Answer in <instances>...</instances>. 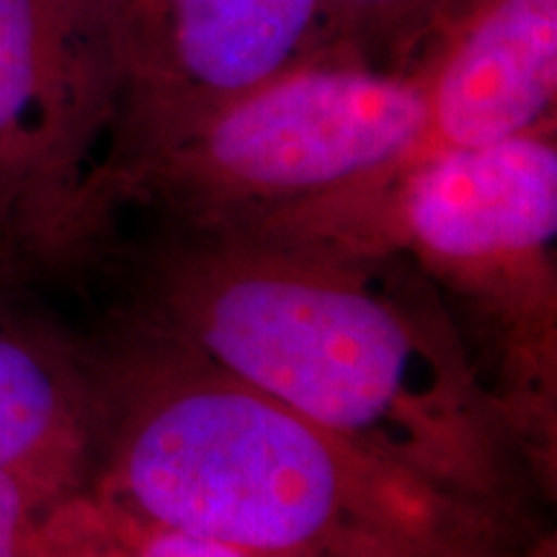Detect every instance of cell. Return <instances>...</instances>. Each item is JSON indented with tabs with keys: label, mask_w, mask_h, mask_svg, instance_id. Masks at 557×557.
<instances>
[{
	"label": "cell",
	"mask_w": 557,
	"mask_h": 557,
	"mask_svg": "<svg viewBox=\"0 0 557 557\" xmlns=\"http://www.w3.org/2000/svg\"><path fill=\"white\" fill-rule=\"evenodd\" d=\"M205 233L165 289L194 357L418 483L483 485L475 385L413 308L312 243Z\"/></svg>",
	"instance_id": "cell-1"
},
{
	"label": "cell",
	"mask_w": 557,
	"mask_h": 557,
	"mask_svg": "<svg viewBox=\"0 0 557 557\" xmlns=\"http://www.w3.org/2000/svg\"><path fill=\"white\" fill-rule=\"evenodd\" d=\"M143 377L94 491L132 517L256 557H403L421 537L429 485L197 357Z\"/></svg>",
	"instance_id": "cell-2"
},
{
	"label": "cell",
	"mask_w": 557,
	"mask_h": 557,
	"mask_svg": "<svg viewBox=\"0 0 557 557\" xmlns=\"http://www.w3.org/2000/svg\"><path fill=\"white\" fill-rule=\"evenodd\" d=\"M413 70L333 52L230 103L132 178L199 230L238 227L395 171L423 132Z\"/></svg>",
	"instance_id": "cell-3"
},
{
	"label": "cell",
	"mask_w": 557,
	"mask_h": 557,
	"mask_svg": "<svg viewBox=\"0 0 557 557\" xmlns=\"http://www.w3.org/2000/svg\"><path fill=\"white\" fill-rule=\"evenodd\" d=\"M116 90L111 0H0V271L70 261L109 222Z\"/></svg>",
	"instance_id": "cell-4"
},
{
	"label": "cell",
	"mask_w": 557,
	"mask_h": 557,
	"mask_svg": "<svg viewBox=\"0 0 557 557\" xmlns=\"http://www.w3.org/2000/svg\"><path fill=\"white\" fill-rule=\"evenodd\" d=\"M120 90L109 207L150 160L218 111L305 62L338 52L325 0H111Z\"/></svg>",
	"instance_id": "cell-5"
},
{
	"label": "cell",
	"mask_w": 557,
	"mask_h": 557,
	"mask_svg": "<svg viewBox=\"0 0 557 557\" xmlns=\"http://www.w3.org/2000/svg\"><path fill=\"white\" fill-rule=\"evenodd\" d=\"M354 201L359 238L393 235L434 267H545L557 233L555 129L418 160Z\"/></svg>",
	"instance_id": "cell-6"
},
{
	"label": "cell",
	"mask_w": 557,
	"mask_h": 557,
	"mask_svg": "<svg viewBox=\"0 0 557 557\" xmlns=\"http://www.w3.org/2000/svg\"><path fill=\"white\" fill-rule=\"evenodd\" d=\"M408 70L423 88L426 116L395 171L555 129L557 0H465Z\"/></svg>",
	"instance_id": "cell-7"
},
{
	"label": "cell",
	"mask_w": 557,
	"mask_h": 557,
	"mask_svg": "<svg viewBox=\"0 0 557 557\" xmlns=\"http://www.w3.org/2000/svg\"><path fill=\"white\" fill-rule=\"evenodd\" d=\"M88 380L58 341L0 302V472L41 506L78 491L94 438Z\"/></svg>",
	"instance_id": "cell-8"
},
{
	"label": "cell",
	"mask_w": 557,
	"mask_h": 557,
	"mask_svg": "<svg viewBox=\"0 0 557 557\" xmlns=\"http://www.w3.org/2000/svg\"><path fill=\"white\" fill-rule=\"evenodd\" d=\"M26 557H256L181 529L150 524L99 493H70L39 513Z\"/></svg>",
	"instance_id": "cell-9"
},
{
	"label": "cell",
	"mask_w": 557,
	"mask_h": 557,
	"mask_svg": "<svg viewBox=\"0 0 557 557\" xmlns=\"http://www.w3.org/2000/svg\"><path fill=\"white\" fill-rule=\"evenodd\" d=\"M465 0H325L331 45L367 65L408 70Z\"/></svg>",
	"instance_id": "cell-10"
},
{
	"label": "cell",
	"mask_w": 557,
	"mask_h": 557,
	"mask_svg": "<svg viewBox=\"0 0 557 557\" xmlns=\"http://www.w3.org/2000/svg\"><path fill=\"white\" fill-rule=\"evenodd\" d=\"M45 506L16 478L0 472V557H26L32 527Z\"/></svg>",
	"instance_id": "cell-11"
}]
</instances>
